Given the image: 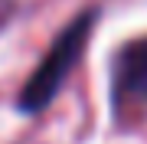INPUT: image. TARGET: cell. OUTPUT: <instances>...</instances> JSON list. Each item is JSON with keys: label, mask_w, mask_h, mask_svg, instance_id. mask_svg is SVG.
<instances>
[{"label": "cell", "mask_w": 147, "mask_h": 144, "mask_svg": "<svg viewBox=\"0 0 147 144\" xmlns=\"http://www.w3.org/2000/svg\"><path fill=\"white\" fill-rule=\"evenodd\" d=\"M10 10H13V0H0V30H3L7 20H10Z\"/></svg>", "instance_id": "3957f363"}, {"label": "cell", "mask_w": 147, "mask_h": 144, "mask_svg": "<svg viewBox=\"0 0 147 144\" xmlns=\"http://www.w3.org/2000/svg\"><path fill=\"white\" fill-rule=\"evenodd\" d=\"M111 105L118 121H137L147 112V36L121 46L111 66Z\"/></svg>", "instance_id": "7a4b0ae2"}, {"label": "cell", "mask_w": 147, "mask_h": 144, "mask_svg": "<svg viewBox=\"0 0 147 144\" xmlns=\"http://www.w3.org/2000/svg\"><path fill=\"white\" fill-rule=\"evenodd\" d=\"M92 20H95V10L75 16V20L62 30V36L53 43V49L46 53V59L36 66V72L30 75V82L20 92V108L23 112H39V108H46L49 101H53V95L62 89L65 75L75 69L85 43H88Z\"/></svg>", "instance_id": "6da1fadb"}]
</instances>
